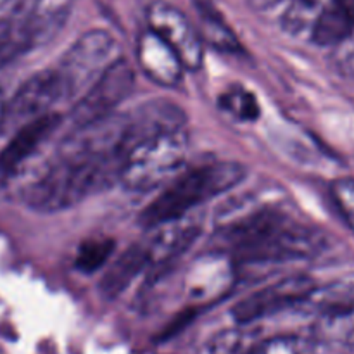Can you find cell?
Here are the masks:
<instances>
[{
  "label": "cell",
  "instance_id": "cell-1",
  "mask_svg": "<svg viewBox=\"0 0 354 354\" xmlns=\"http://www.w3.org/2000/svg\"><path fill=\"white\" fill-rule=\"evenodd\" d=\"M127 156L93 147L73 135L57 158L21 190V199L38 213H59L120 180Z\"/></svg>",
  "mask_w": 354,
  "mask_h": 354
},
{
  "label": "cell",
  "instance_id": "cell-2",
  "mask_svg": "<svg viewBox=\"0 0 354 354\" xmlns=\"http://www.w3.org/2000/svg\"><path fill=\"white\" fill-rule=\"evenodd\" d=\"M235 261L286 263L311 258L324 248V237L273 204H259L221 227Z\"/></svg>",
  "mask_w": 354,
  "mask_h": 354
},
{
  "label": "cell",
  "instance_id": "cell-3",
  "mask_svg": "<svg viewBox=\"0 0 354 354\" xmlns=\"http://www.w3.org/2000/svg\"><path fill=\"white\" fill-rule=\"evenodd\" d=\"M244 176V166L234 161L211 162L182 171L144 207L140 225L145 228L166 227L199 204L237 187Z\"/></svg>",
  "mask_w": 354,
  "mask_h": 354
},
{
  "label": "cell",
  "instance_id": "cell-4",
  "mask_svg": "<svg viewBox=\"0 0 354 354\" xmlns=\"http://www.w3.org/2000/svg\"><path fill=\"white\" fill-rule=\"evenodd\" d=\"M189 152L185 130H173L138 142L128 151L120 182L131 192L166 187L182 173Z\"/></svg>",
  "mask_w": 354,
  "mask_h": 354
},
{
  "label": "cell",
  "instance_id": "cell-5",
  "mask_svg": "<svg viewBox=\"0 0 354 354\" xmlns=\"http://www.w3.org/2000/svg\"><path fill=\"white\" fill-rule=\"evenodd\" d=\"M118 59V44L109 31L90 30L83 33L55 66L64 100H78Z\"/></svg>",
  "mask_w": 354,
  "mask_h": 354
},
{
  "label": "cell",
  "instance_id": "cell-6",
  "mask_svg": "<svg viewBox=\"0 0 354 354\" xmlns=\"http://www.w3.org/2000/svg\"><path fill=\"white\" fill-rule=\"evenodd\" d=\"M135 86V71L124 59H118L75 102L71 121L75 130L92 127L114 116V109L127 99Z\"/></svg>",
  "mask_w": 354,
  "mask_h": 354
},
{
  "label": "cell",
  "instance_id": "cell-7",
  "mask_svg": "<svg viewBox=\"0 0 354 354\" xmlns=\"http://www.w3.org/2000/svg\"><path fill=\"white\" fill-rule=\"evenodd\" d=\"M149 30L162 38L178 54L185 69H199L204 61V40L199 28L173 3L154 0L147 7Z\"/></svg>",
  "mask_w": 354,
  "mask_h": 354
},
{
  "label": "cell",
  "instance_id": "cell-8",
  "mask_svg": "<svg viewBox=\"0 0 354 354\" xmlns=\"http://www.w3.org/2000/svg\"><path fill=\"white\" fill-rule=\"evenodd\" d=\"M315 287V280L306 275L286 277L242 297L232 308V317L239 325H251L273 313L299 308Z\"/></svg>",
  "mask_w": 354,
  "mask_h": 354
},
{
  "label": "cell",
  "instance_id": "cell-9",
  "mask_svg": "<svg viewBox=\"0 0 354 354\" xmlns=\"http://www.w3.org/2000/svg\"><path fill=\"white\" fill-rule=\"evenodd\" d=\"M64 100V90L55 68L45 69L28 78L6 106V121L23 124L50 113V107Z\"/></svg>",
  "mask_w": 354,
  "mask_h": 354
},
{
  "label": "cell",
  "instance_id": "cell-10",
  "mask_svg": "<svg viewBox=\"0 0 354 354\" xmlns=\"http://www.w3.org/2000/svg\"><path fill=\"white\" fill-rule=\"evenodd\" d=\"M59 123H61L59 114L48 113L30 123L21 124L19 130L0 151V190L6 189L16 178L24 162H28V159L47 140Z\"/></svg>",
  "mask_w": 354,
  "mask_h": 354
},
{
  "label": "cell",
  "instance_id": "cell-11",
  "mask_svg": "<svg viewBox=\"0 0 354 354\" xmlns=\"http://www.w3.org/2000/svg\"><path fill=\"white\" fill-rule=\"evenodd\" d=\"M137 61L142 71L162 86L178 85L185 71L178 54L152 30H145L138 35Z\"/></svg>",
  "mask_w": 354,
  "mask_h": 354
},
{
  "label": "cell",
  "instance_id": "cell-12",
  "mask_svg": "<svg viewBox=\"0 0 354 354\" xmlns=\"http://www.w3.org/2000/svg\"><path fill=\"white\" fill-rule=\"evenodd\" d=\"M152 265L151 251L147 244H133L121 252L109 265L99 283L100 294L106 299H116L121 292L128 289L131 282L142 272Z\"/></svg>",
  "mask_w": 354,
  "mask_h": 354
},
{
  "label": "cell",
  "instance_id": "cell-13",
  "mask_svg": "<svg viewBox=\"0 0 354 354\" xmlns=\"http://www.w3.org/2000/svg\"><path fill=\"white\" fill-rule=\"evenodd\" d=\"M354 37V0H328L311 30V38L322 47L342 45Z\"/></svg>",
  "mask_w": 354,
  "mask_h": 354
},
{
  "label": "cell",
  "instance_id": "cell-14",
  "mask_svg": "<svg viewBox=\"0 0 354 354\" xmlns=\"http://www.w3.org/2000/svg\"><path fill=\"white\" fill-rule=\"evenodd\" d=\"M297 310H304L315 318H328L354 311V283L335 282L317 286Z\"/></svg>",
  "mask_w": 354,
  "mask_h": 354
},
{
  "label": "cell",
  "instance_id": "cell-15",
  "mask_svg": "<svg viewBox=\"0 0 354 354\" xmlns=\"http://www.w3.org/2000/svg\"><path fill=\"white\" fill-rule=\"evenodd\" d=\"M197 10H199L201 17V37L204 41L213 45L214 48L223 52H237L241 50V44H239L237 37L234 31L228 28L223 17L209 6V3L199 2L197 3Z\"/></svg>",
  "mask_w": 354,
  "mask_h": 354
},
{
  "label": "cell",
  "instance_id": "cell-16",
  "mask_svg": "<svg viewBox=\"0 0 354 354\" xmlns=\"http://www.w3.org/2000/svg\"><path fill=\"white\" fill-rule=\"evenodd\" d=\"M327 2L328 0H290L282 17L283 30L292 35L303 31L311 33Z\"/></svg>",
  "mask_w": 354,
  "mask_h": 354
},
{
  "label": "cell",
  "instance_id": "cell-17",
  "mask_svg": "<svg viewBox=\"0 0 354 354\" xmlns=\"http://www.w3.org/2000/svg\"><path fill=\"white\" fill-rule=\"evenodd\" d=\"M114 241L113 239H88V241L82 242L76 251L75 265L80 272L83 273H95L100 268L106 266L111 256L114 252Z\"/></svg>",
  "mask_w": 354,
  "mask_h": 354
},
{
  "label": "cell",
  "instance_id": "cell-18",
  "mask_svg": "<svg viewBox=\"0 0 354 354\" xmlns=\"http://www.w3.org/2000/svg\"><path fill=\"white\" fill-rule=\"evenodd\" d=\"M245 354H315V341L303 335H277L254 342Z\"/></svg>",
  "mask_w": 354,
  "mask_h": 354
},
{
  "label": "cell",
  "instance_id": "cell-19",
  "mask_svg": "<svg viewBox=\"0 0 354 354\" xmlns=\"http://www.w3.org/2000/svg\"><path fill=\"white\" fill-rule=\"evenodd\" d=\"M315 332L325 341L354 344V311L353 313L337 315V317L318 318Z\"/></svg>",
  "mask_w": 354,
  "mask_h": 354
},
{
  "label": "cell",
  "instance_id": "cell-20",
  "mask_svg": "<svg viewBox=\"0 0 354 354\" xmlns=\"http://www.w3.org/2000/svg\"><path fill=\"white\" fill-rule=\"evenodd\" d=\"M220 104L225 111L235 114L242 121H256L259 118V104L251 92L242 88H232L220 97Z\"/></svg>",
  "mask_w": 354,
  "mask_h": 354
},
{
  "label": "cell",
  "instance_id": "cell-21",
  "mask_svg": "<svg viewBox=\"0 0 354 354\" xmlns=\"http://www.w3.org/2000/svg\"><path fill=\"white\" fill-rule=\"evenodd\" d=\"M249 335L239 328H228L214 335L209 342V354H242L248 353Z\"/></svg>",
  "mask_w": 354,
  "mask_h": 354
},
{
  "label": "cell",
  "instance_id": "cell-22",
  "mask_svg": "<svg viewBox=\"0 0 354 354\" xmlns=\"http://www.w3.org/2000/svg\"><path fill=\"white\" fill-rule=\"evenodd\" d=\"M332 199L354 230V178H339L330 185Z\"/></svg>",
  "mask_w": 354,
  "mask_h": 354
},
{
  "label": "cell",
  "instance_id": "cell-23",
  "mask_svg": "<svg viewBox=\"0 0 354 354\" xmlns=\"http://www.w3.org/2000/svg\"><path fill=\"white\" fill-rule=\"evenodd\" d=\"M280 2H286V0H251V3L258 9H270V7L277 6Z\"/></svg>",
  "mask_w": 354,
  "mask_h": 354
},
{
  "label": "cell",
  "instance_id": "cell-24",
  "mask_svg": "<svg viewBox=\"0 0 354 354\" xmlns=\"http://www.w3.org/2000/svg\"><path fill=\"white\" fill-rule=\"evenodd\" d=\"M6 106L7 104L3 102V97L2 93H0V127L3 124V118H6Z\"/></svg>",
  "mask_w": 354,
  "mask_h": 354
}]
</instances>
